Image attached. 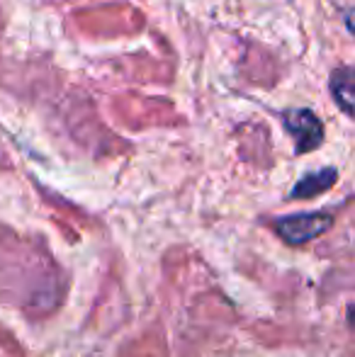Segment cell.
Instances as JSON below:
<instances>
[{
  "label": "cell",
  "mask_w": 355,
  "mask_h": 357,
  "mask_svg": "<svg viewBox=\"0 0 355 357\" xmlns=\"http://www.w3.org/2000/svg\"><path fill=\"white\" fill-rule=\"evenodd\" d=\"M333 224V216L328 212H307V214H289L280 216L275 221V234L289 245H302L314 241L317 236L326 234Z\"/></svg>",
  "instance_id": "1"
},
{
  "label": "cell",
  "mask_w": 355,
  "mask_h": 357,
  "mask_svg": "<svg viewBox=\"0 0 355 357\" xmlns=\"http://www.w3.org/2000/svg\"><path fill=\"white\" fill-rule=\"evenodd\" d=\"M331 95H333V100H336L338 107L351 117L353 114V100H355L353 66H341L331 73Z\"/></svg>",
  "instance_id": "4"
},
{
  "label": "cell",
  "mask_w": 355,
  "mask_h": 357,
  "mask_svg": "<svg viewBox=\"0 0 355 357\" xmlns=\"http://www.w3.org/2000/svg\"><path fill=\"white\" fill-rule=\"evenodd\" d=\"M336 180H338V170L336 168H324V170H317V173H307L292 188L289 197H292V199L317 197V195L326 192L328 188H333V183H336Z\"/></svg>",
  "instance_id": "3"
},
{
  "label": "cell",
  "mask_w": 355,
  "mask_h": 357,
  "mask_svg": "<svg viewBox=\"0 0 355 357\" xmlns=\"http://www.w3.org/2000/svg\"><path fill=\"white\" fill-rule=\"evenodd\" d=\"M282 124L289 137L294 139V151L297 153H309L324 142L322 119L307 107H294L282 112Z\"/></svg>",
  "instance_id": "2"
}]
</instances>
